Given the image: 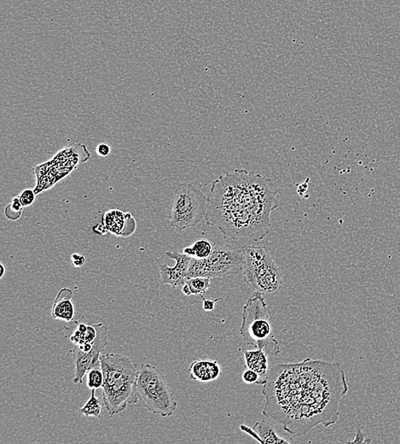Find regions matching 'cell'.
<instances>
[{"mask_svg":"<svg viewBox=\"0 0 400 444\" xmlns=\"http://www.w3.org/2000/svg\"><path fill=\"white\" fill-rule=\"evenodd\" d=\"M262 386V414L296 437L318 425H335L340 403L349 390L340 364L312 358L275 365Z\"/></svg>","mask_w":400,"mask_h":444,"instance_id":"obj_1","label":"cell"},{"mask_svg":"<svg viewBox=\"0 0 400 444\" xmlns=\"http://www.w3.org/2000/svg\"><path fill=\"white\" fill-rule=\"evenodd\" d=\"M279 192L268 178L236 169L213 182L205 220L225 239L258 242L271 231V215L279 208Z\"/></svg>","mask_w":400,"mask_h":444,"instance_id":"obj_2","label":"cell"},{"mask_svg":"<svg viewBox=\"0 0 400 444\" xmlns=\"http://www.w3.org/2000/svg\"><path fill=\"white\" fill-rule=\"evenodd\" d=\"M105 382L102 400L111 416L121 413L138 402L137 379L140 370L128 356L106 353L100 356Z\"/></svg>","mask_w":400,"mask_h":444,"instance_id":"obj_3","label":"cell"},{"mask_svg":"<svg viewBox=\"0 0 400 444\" xmlns=\"http://www.w3.org/2000/svg\"><path fill=\"white\" fill-rule=\"evenodd\" d=\"M240 333L248 346L263 348L272 356L281 354L280 344L273 334L267 303L262 293L253 292L245 303Z\"/></svg>","mask_w":400,"mask_h":444,"instance_id":"obj_4","label":"cell"},{"mask_svg":"<svg viewBox=\"0 0 400 444\" xmlns=\"http://www.w3.org/2000/svg\"><path fill=\"white\" fill-rule=\"evenodd\" d=\"M244 280L253 292L277 294L283 287V273L265 247H245Z\"/></svg>","mask_w":400,"mask_h":444,"instance_id":"obj_5","label":"cell"},{"mask_svg":"<svg viewBox=\"0 0 400 444\" xmlns=\"http://www.w3.org/2000/svg\"><path fill=\"white\" fill-rule=\"evenodd\" d=\"M137 394L149 412L161 417H169L178 407V403L165 376L159 368L141 364L137 379Z\"/></svg>","mask_w":400,"mask_h":444,"instance_id":"obj_6","label":"cell"},{"mask_svg":"<svg viewBox=\"0 0 400 444\" xmlns=\"http://www.w3.org/2000/svg\"><path fill=\"white\" fill-rule=\"evenodd\" d=\"M208 197L192 184H180L174 191L168 217L173 228L184 231L195 227L207 215Z\"/></svg>","mask_w":400,"mask_h":444,"instance_id":"obj_7","label":"cell"},{"mask_svg":"<svg viewBox=\"0 0 400 444\" xmlns=\"http://www.w3.org/2000/svg\"><path fill=\"white\" fill-rule=\"evenodd\" d=\"M245 267L243 249H236L229 244H217L210 256L204 259H192L188 278L204 277L213 279L239 275Z\"/></svg>","mask_w":400,"mask_h":444,"instance_id":"obj_8","label":"cell"},{"mask_svg":"<svg viewBox=\"0 0 400 444\" xmlns=\"http://www.w3.org/2000/svg\"><path fill=\"white\" fill-rule=\"evenodd\" d=\"M95 327L97 328L98 336L94 341L92 351L85 352L78 346L70 350L75 366V374L73 380L74 384H82L83 379L89 370L93 367H101L100 356L102 352L108 346L109 331L108 327L102 323L95 324Z\"/></svg>","mask_w":400,"mask_h":444,"instance_id":"obj_9","label":"cell"},{"mask_svg":"<svg viewBox=\"0 0 400 444\" xmlns=\"http://www.w3.org/2000/svg\"><path fill=\"white\" fill-rule=\"evenodd\" d=\"M166 256L176 261L173 267L162 264L160 267L161 282L171 285L172 288L183 287L188 279L189 265L192 257L179 252H166Z\"/></svg>","mask_w":400,"mask_h":444,"instance_id":"obj_10","label":"cell"},{"mask_svg":"<svg viewBox=\"0 0 400 444\" xmlns=\"http://www.w3.org/2000/svg\"><path fill=\"white\" fill-rule=\"evenodd\" d=\"M102 224L105 231L117 237H129L137 228L136 221L132 214L120 209L107 211L102 216Z\"/></svg>","mask_w":400,"mask_h":444,"instance_id":"obj_11","label":"cell"},{"mask_svg":"<svg viewBox=\"0 0 400 444\" xmlns=\"http://www.w3.org/2000/svg\"><path fill=\"white\" fill-rule=\"evenodd\" d=\"M191 379L201 383H209L220 378L223 372L215 360L199 359L192 362L189 368Z\"/></svg>","mask_w":400,"mask_h":444,"instance_id":"obj_12","label":"cell"},{"mask_svg":"<svg viewBox=\"0 0 400 444\" xmlns=\"http://www.w3.org/2000/svg\"><path fill=\"white\" fill-rule=\"evenodd\" d=\"M74 292L71 289L65 287L59 291L53 303L51 316L55 320L70 322L74 319L75 308L72 301Z\"/></svg>","mask_w":400,"mask_h":444,"instance_id":"obj_13","label":"cell"},{"mask_svg":"<svg viewBox=\"0 0 400 444\" xmlns=\"http://www.w3.org/2000/svg\"><path fill=\"white\" fill-rule=\"evenodd\" d=\"M241 431L246 432L255 438L260 443H291L288 440L282 438L279 434L276 433L275 428L273 427L270 423L261 420L255 423V425L252 428H249L245 426H241Z\"/></svg>","mask_w":400,"mask_h":444,"instance_id":"obj_14","label":"cell"},{"mask_svg":"<svg viewBox=\"0 0 400 444\" xmlns=\"http://www.w3.org/2000/svg\"><path fill=\"white\" fill-rule=\"evenodd\" d=\"M244 356L245 367L258 372L261 377L268 374V354L263 348H256L255 351H244Z\"/></svg>","mask_w":400,"mask_h":444,"instance_id":"obj_15","label":"cell"},{"mask_svg":"<svg viewBox=\"0 0 400 444\" xmlns=\"http://www.w3.org/2000/svg\"><path fill=\"white\" fill-rule=\"evenodd\" d=\"M211 287V279L204 277L188 278L182 287V292L185 296H203Z\"/></svg>","mask_w":400,"mask_h":444,"instance_id":"obj_16","label":"cell"},{"mask_svg":"<svg viewBox=\"0 0 400 444\" xmlns=\"http://www.w3.org/2000/svg\"><path fill=\"white\" fill-rule=\"evenodd\" d=\"M213 249V245L208 240L201 239L197 240L191 245L184 249V253L186 255L192 256V259H207L212 253Z\"/></svg>","mask_w":400,"mask_h":444,"instance_id":"obj_17","label":"cell"},{"mask_svg":"<svg viewBox=\"0 0 400 444\" xmlns=\"http://www.w3.org/2000/svg\"><path fill=\"white\" fill-rule=\"evenodd\" d=\"M96 390H92V395L91 398L85 404L84 406L80 408V413L85 415L86 417H96L100 418L102 413V405L99 399L95 395Z\"/></svg>","mask_w":400,"mask_h":444,"instance_id":"obj_18","label":"cell"},{"mask_svg":"<svg viewBox=\"0 0 400 444\" xmlns=\"http://www.w3.org/2000/svg\"><path fill=\"white\" fill-rule=\"evenodd\" d=\"M86 386L90 390H98L102 387L105 382L104 374H102L101 367L92 368L86 374Z\"/></svg>","mask_w":400,"mask_h":444,"instance_id":"obj_19","label":"cell"},{"mask_svg":"<svg viewBox=\"0 0 400 444\" xmlns=\"http://www.w3.org/2000/svg\"><path fill=\"white\" fill-rule=\"evenodd\" d=\"M23 206L20 202L19 197L13 198L11 203L7 205L6 208V216L10 220H18L22 215Z\"/></svg>","mask_w":400,"mask_h":444,"instance_id":"obj_20","label":"cell"},{"mask_svg":"<svg viewBox=\"0 0 400 444\" xmlns=\"http://www.w3.org/2000/svg\"><path fill=\"white\" fill-rule=\"evenodd\" d=\"M18 197L23 207H29V206L34 203L35 198H36V194H35L34 190L26 189L20 194Z\"/></svg>","mask_w":400,"mask_h":444,"instance_id":"obj_21","label":"cell"},{"mask_svg":"<svg viewBox=\"0 0 400 444\" xmlns=\"http://www.w3.org/2000/svg\"><path fill=\"white\" fill-rule=\"evenodd\" d=\"M260 377L261 376L258 374V372L249 370V368H246L243 374V380L248 384H262V381L260 380Z\"/></svg>","mask_w":400,"mask_h":444,"instance_id":"obj_22","label":"cell"},{"mask_svg":"<svg viewBox=\"0 0 400 444\" xmlns=\"http://www.w3.org/2000/svg\"><path fill=\"white\" fill-rule=\"evenodd\" d=\"M96 152L99 157H107L111 153L110 146L107 143H100L97 146Z\"/></svg>","mask_w":400,"mask_h":444,"instance_id":"obj_23","label":"cell"},{"mask_svg":"<svg viewBox=\"0 0 400 444\" xmlns=\"http://www.w3.org/2000/svg\"><path fill=\"white\" fill-rule=\"evenodd\" d=\"M71 259H72V264L74 268H82L86 263V257L78 253H74Z\"/></svg>","mask_w":400,"mask_h":444,"instance_id":"obj_24","label":"cell"},{"mask_svg":"<svg viewBox=\"0 0 400 444\" xmlns=\"http://www.w3.org/2000/svg\"><path fill=\"white\" fill-rule=\"evenodd\" d=\"M201 299L204 300V311L207 312H211L215 311V303L218 301H220V299H205L204 296H201Z\"/></svg>","mask_w":400,"mask_h":444,"instance_id":"obj_25","label":"cell"},{"mask_svg":"<svg viewBox=\"0 0 400 444\" xmlns=\"http://www.w3.org/2000/svg\"><path fill=\"white\" fill-rule=\"evenodd\" d=\"M0 269H1V272H0V278H3L4 275H5L6 271L5 265H4L3 263H0Z\"/></svg>","mask_w":400,"mask_h":444,"instance_id":"obj_26","label":"cell"}]
</instances>
